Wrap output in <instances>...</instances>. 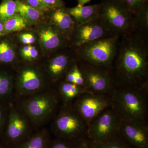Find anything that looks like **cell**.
Returning <instances> with one entry per match:
<instances>
[{"label":"cell","mask_w":148,"mask_h":148,"mask_svg":"<svg viewBox=\"0 0 148 148\" xmlns=\"http://www.w3.org/2000/svg\"><path fill=\"white\" fill-rule=\"evenodd\" d=\"M116 87H148V38L121 35L110 71Z\"/></svg>","instance_id":"cell-1"},{"label":"cell","mask_w":148,"mask_h":148,"mask_svg":"<svg viewBox=\"0 0 148 148\" xmlns=\"http://www.w3.org/2000/svg\"><path fill=\"white\" fill-rule=\"evenodd\" d=\"M14 101L29 117L36 130L47 127L61 105L54 86Z\"/></svg>","instance_id":"cell-2"},{"label":"cell","mask_w":148,"mask_h":148,"mask_svg":"<svg viewBox=\"0 0 148 148\" xmlns=\"http://www.w3.org/2000/svg\"><path fill=\"white\" fill-rule=\"evenodd\" d=\"M112 106L121 120L147 121L148 87H116Z\"/></svg>","instance_id":"cell-3"},{"label":"cell","mask_w":148,"mask_h":148,"mask_svg":"<svg viewBox=\"0 0 148 148\" xmlns=\"http://www.w3.org/2000/svg\"><path fill=\"white\" fill-rule=\"evenodd\" d=\"M47 127L56 138L76 142L87 139L88 125L71 105L61 104Z\"/></svg>","instance_id":"cell-4"},{"label":"cell","mask_w":148,"mask_h":148,"mask_svg":"<svg viewBox=\"0 0 148 148\" xmlns=\"http://www.w3.org/2000/svg\"><path fill=\"white\" fill-rule=\"evenodd\" d=\"M120 36L111 35L73 49L79 61L111 71Z\"/></svg>","instance_id":"cell-5"},{"label":"cell","mask_w":148,"mask_h":148,"mask_svg":"<svg viewBox=\"0 0 148 148\" xmlns=\"http://www.w3.org/2000/svg\"><path fill=\"white\" fill-rule=\"evenodd\" d=\"M100 3L99 18L109 32L120 36L132 32L135 15L124 0H104Z\"/></svg>","instance_id":"cell-6"},{"label":"cell","mask_w":148,"mask_h":148,"mask_svg":"<svg viewBox=\"0 0 148 148\" xmlns=\"http://www.w3.org/2000/svg\"><path fill=\"white\" fill-rule=\"evenodd\" d=\"M14 72V101L53 86L42 66L25 64L16 68Z\"/></svg>","instance_id":"cell-7"},{"label":"cell","mask_w":148,"mask_h":148,"mask_svg":"<svg viewBox=\"0 0 148 148\" xmlns=\"http://www.w3.org/2000/svg\"><path fill=\"white\" fill-rule=\"evenodd\" d=\"M37 130L32 121L14 101L11 103L3 136L10 147L15 148Z\"/></svg>","instance_id":"cell-8"},{"label":"cell","mask_w":148,"mask_h":148,"mask_svg":"<svg viewBox=\"0 0 148 148\" xmlns=\"http://www.w3.org/2000/svg\"><path fill=\"white\" fill-rule=\"evenodd\" d=\"M121 119L112 107L99 114L88 125L87 139L93 142L108 140L119 135Z\"/></svg>","instance_id":"cell-9"},{"label":"cell","mask_w":148,"mask_h":148,"mask_svg":"<svg viewBox=\"0 0 148 148\" xmlns=\"http://www.w3.org/2000/svg\"><path fill=\"white\" fill-rule=\"evenodd\" d=\"M84 79V88L89 92L112 96L116 85L110 71L92 66L78 60Z\"/></svg>","instance_id":"cell-10"},{"label":"cell","mask_w":148,"mask_h":148,"mask_svg":"<svg viewBox=\"0 0 148 148\" xmlns=\"http://www.w3.org/2000/svg\"><path fill=\"white\" fill-rule=\"evenodd\" d=\"M112 102L110 95L86 92L77 98L72 106L88 125L99 114L112 107Z\"/></svg>","instance_id":"cell-11"},{"label":"cell","mask_w":148,"mask_h":148,"mask_svg":"<svg viewBox=\"0 0 148 148\" xmlns=\"http://www.w3.org/2000/svg\"><path fill=\"white\" fill-rule=\"evenodd\" d=\"M69 47L58 50V53L51 58L47 64L42 66L48 79L53 86L64 80L66 73L78 61L74 49L71 47L70 50L67 49Z\"/></svg>","instance_id":"cell-12"},{"label":"cell","mask_w":148,"mask_h":148,"mask_svg":"<svg viewBox=\"0 0 148 148\" xmlns=\"http://www.w3.org/2000/svg\"><path fill=\"white\" fill-rule=\"evenodd\" d=\"M114 35L104 27L99 17L78 25L70 40V47L75 49L88 43Z\"/></svg>","instance_id":"cell-13"},{"label":"cell","mask_w":148,"mask_h":148,"mask_svg":"<svg viewBox=\"0 0 148 148\" xmlns=\"http://www.w3.org/2000/svg\"><path fill=\"white\" fill-rule=\"evenodd\" d=\"M119 134L133 148H148V121L121 120Z\"/></svg>","instance_id":"cell-14"},{"label":"cell","mask_w":148,"mask_h":148,"mask_svg":"<svg viewBox=\"0 0 148 148\" xmlns=\"http://www.w3.org/2000/svg\"><path fill=\"white\" fill-rule=\"evenodd\" d=\"M50 13V24L69 41L78 26L64 6L56 8Z\"/></svg>","instance_id":"cell-15"},{"label":"cell","mask_w":148,"mask_h":148,"mask_svg":"<svg viewBox=\"0 0 148 148\" xmlns=\"http://www.w3.org/2000/svg\"><path fill=\"white\" fill-rule=\"evenodd\" d=\"M38 36L41 46L49 51H57L70 47L69 41L51 24L41 29Z\"/></svg>","instance_id":"cell-16"},{"label":"cell","mask_w":148,"mask_h":148,"mask_svg":"<svg viewBox=\"0 0 148 148\" xmlns=\"http://www.w3.org/2000/svg\"><path fill=\"white\" fill-rule=\"evenodd\" d=\"M101 3L92 5H77L66 10L74 18L78 25L85 24L99 17Z\"/></svg>","instance_id":"cell-17"},{"label":"cell","mask_w":148,"mask_h":148,"mask_svg":"<svg viewBox=\"0 0 148 148\" xmlns=\"http://www.w3.org/2000/svg\"><path fill=\"white\" fill-rule=\"evenodd\" d=\"M54 86L58 92L62 105H71L80 95L89 92L82 86L64 80L56 84Z\"/></svg>","instance_id":"cell-18"},{"label":"cell","mask_w":148,"mask_h":148,"mask_svg":"<svg viewBox=\"0 0 148 148\" xmlns=\"http://www.w3.org/2000/svg\"><path fill=\"white\" fill-rule=\"evenodd\" d=\"M14 101V72L0 68V101L11 103Z\"/></svg>","instance_id":"cell-19"},{"label":"cell","mask_w":148,"mask_h":148,"mask_svg":"<svg viewBox=\"0 0 148 148\" xmlns=\"http://www.w3.org/2000/svg\"><path fill=\"white\" fill-rule=\"evenodd\" d=\"M47 127L38 129L30 137L15 148H49L52 140Z\"/></svg>","instance_id":"cell-20"},{"label":"cell","mask_w":148,"mask_h":148,"mask_svg":"<svg viewBox=\"0 0 148 148\" xmlns=\"http://www.w3.org/2000/svg\"><path fill=\"white\" fill-rule=\"evenodd\" d=\"M16 12L25 19L27 24H32L40 21L45 13L19 0L15 1Z\"/></svg>","instance_id":"cell-21"},{"label":"cell","mask_w":148,"mask_h":148,"mask_svg":"<svg viewBox=\"0 0 148 148\" xmlns=\"http://www.w3.org/2000/svg\"><path fill=\"white\" fill-rule=\"evenodd\" d=\"M15 57V48L11 41L7 38L0 40V65H12Z\"/></svg>","instance_id":"cell-22"},{"label":"cell","mask_w":148,"mask_h":148,"mask_svg":"<svg viewBox=\"0 0 148 148\" xmlns=\"http://www.w3.org/2000/svg\"><path fill=\"white\" fill-rule=\"evenodd\" d=\"M132 32L148 38V3L135 15Z\"/></svg>","instance_id":"cell-23"},{"label":"cell","mask_w":148,"mask_h":148,"mask_svg":"<svg viewBox=\"0 0 148 148\" xmlns=\"http://www.w3.org/2000/svg\"><path fill=\"white\" fill-rule=\"evenodd\" d=\"M88 141L91 148H132L121 137L119 134L103 142L96 143L89 140Z\"/></svg>","instance_id":"cell-24"},{"label":"cell","mask_w":148,"mask_h":148,"mask_svg":"<svg viewBox=\"0 0 148 148\" xmlns=\"http://www.w3.org/2000/svg\"><path fill=\"white\" fill-rule=\"evenodd\" d=\"M27 23L21 15L17 14L3 23V33L5 35L19 32L27 27Z\"/></svg>","instance_id":"cell-25"},{"label":"cell","mask_w":148,"mask_h":148,"mask_svg":"<svg viewBox=\"0 0 148 148\" xmlns=\"http://www.w3.org/2000/svg\"><path fill=\"white\" fill-rule=\"evenodd\" d=\"M14 0H2L0 4V21L3 23L17 14Z\"/></svg>","instance_id":"cell-26"},{"label":"cell","mask_w":148,"mask_h":148,"mask_svg":"<svg viewBox=\"0 0 148 148\" xmlns=\"http://www.w3.org/2000/svg\"><path fill=\"white\" fill-rule=\"evenodd\" d=\"M64 80L84 87V79L79 65L78 60L66 73Z\"/></svg>","instance_id":"cell-27"},{"label":"cell","mask_w":148,"mask_h":148,"mask_svg":"<svg viewBox=\"0 0 148 148\" xmlns=\"http://www.w3.org/2000/svg\"><path fill=\"white\" fill-rule=\"evenodd\" d=\"M10 104L0 101V136L3 135L5 130Z\"/></svg>","instance_id":"cell-28"},{"label":"cell","mask_w":148,"mask_h":148,"mask_svg":"<svg viewBox=\"0 0 148 148\" xmlns=\"http://www.w3.org/2000/svg\"><path fill=\"white\" fill-rule=\"evenodd\" d=\"M124 1L135 16L146 4L148 3V0H124Z\"/></svg>","instance_id":"cell-29"},{"label":"cell","mask_w":148,"mask_h":148,"mask_svg":"<svg viewBox=\"0 0 148 148\" xmlns=\"http://www.w3.org/2000/svg\"><path fill=\"white\" fill-rule=\"evenodd\" d=\"M76 143L56 138L52 140L49 148H75Z\"/></svg>","instance_id":"cell-30"},{"label":"cell","mask_w":148,"mask_h":148,"mask_svg":"<svg viewBox=\"0 0 148 148\" xmlns=\"http://www.w3.org/2000/svg\"><path fill=\"white\" fill-rule=\"evenodd\" d=\"M25 3L31 6L44 13L50 12V11L44 4L42 0H25Z\"/></svg>","instance_id":"cell-31"},{"label":"cell","mask_w":148,"mask_h":148,"mask_svg":"<svg viewBox=\"0 0 148 148\" xmlns=\"http://www.w3.org/2000/svg\"><path fill=\"white\" fill-rule=\"evenodd\" d=\"M42 1L50 11L56 8L64 6L62 0H42Z\"/></svg>","instance_id":"cell-32"},{"label":"cell","mask_w":148,"mask_h":148,"mask_svg":"<svg viewBox=\"0 0 148 148\" xmlns=\"http://www.w3.org/2000/svg\"><path fill=\"white\" fill-rule=\"evenodd\" d=\"M20 41L25 45H30L34 43L36 38L34 35L30 33H24L19 35L18 36Z\"/></svg>","instance_id":"cell-33"},{"label":"cell","mask_w":148,"mask_h":148,"mask_svg":"<svg viewBox=\"0 0 148 148\" xmlns=\"http://www.w3.org/2000/svg\"><path fill=\"white\" fill-rule=\"evenodd\" d=\"M38 55V50L34 47L31 46L29 51V53L27 55V57L25 58V61L29 62H33L36 61L37 59Z\"/></svg>","instance_id":"cell-34"},{"label":"cell","mask_w":148,"mask_h":148,"mask_svg":"<svg viewBox=\"0 0 148 148\" xmlns=\"http://www.w3.org/2000/svg\"><path fill=\"white\" fill-rule=\"evenodd\" d=\"M75 148H91V147L88 139H85L76 142Z\"/></svg>","instance_id":"cell-35"},{"label":"cell","mask_w":148,"mask_h":148,"mask_svg":"<svg viewBox=\"0 0 148 148\" xmlns=\"http://www.w3.org/2000/svg\"><path fill=\"white\" fill-rule=\"evenodd\" d=\"M31 46H32L31 45H26L21 48V54L22 56H21L24 60H25V58L29 53Z\"/></svg>","instance_id":"cell-36"},{"label":"cell","mask_w":148,"mask_h":148,"mask_svg":"<svg viewBox=\"0 0 148 148\" xmlns=\"http://www.w3.org/2000/svg\"><path fill=\"white\" fill-rule=\"evenodd\" d=\"M91 0H77V5L80 6L85 5L87 3H89Z\"/></svg>","instance_id":"cell-37"},{"label":"cell","mask_w":148,"mask_h":148,"mask_svg":"<svg viewBox=\"0 0 148 148\" xmlns=\"http://www.w3.org/2000/svg\"><path fill=\"white\" fill-rule=\"evenodd\" d=\"M5 36L3 33V23L0 21V38Z\"/></svg>","instance_id":"cell-38"},{"label":"cell","mask_w":148,"mask_h":148,"mask_svg":"<svg viewBox=\"0 0 148 148\" xmlns=\"http://www.w3.org/2000/svg\"><path fill=\"white\" fill-rule=\"evenodd\" d=\"M0 148H3V147H0Z\"/></svg>","instance_id":"cell-39"},{"label":"cell","mask_w":148,"mask_h":148,"mask_svg":"<svg viewBox=\"0 0 148 148\" xmlns=\"http://www.w3.org/2000/svg\"></svg>","instance_id":"cell-40"}]
</instances>
